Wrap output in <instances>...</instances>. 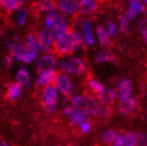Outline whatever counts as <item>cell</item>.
<instances>
[{"mask_svg":"<svg viewBox=\"0 0 147 146\" xmlns=\"http://www.w3.org/2000/svg\"><path fill=\"white\" fill-rule=\"evenodd\" d=\"M84 46V42L80 32L76 29H70L67 34L54 41L52 48L57 55L69 56L80 51Z\"/></svg>","mask_w":147,"mask_h":146,"instance_id":"obj_1","label":"cell"},{"mask_svg":"<svg viewBox=\"0 0 147 146\" xmlns=\"http://www.w3.org/2000/svg\"><path fill=\"white\" fill-rule=\"evenodd\" d=\"M57 68L61 74L69 76H80L86 72V64L83 58L79 57H71L58 61Z\"/></svg>","mask_w":147,"mask_h":146,"instance_id":"obj_2","label":"cell"},{"mask_svg":"<svg viewBox=\"0 0 147 146\" xmlns=\"http://www.w3.org/2000/svg\"><path fill=\"white\" fill-rule=\"evenodd\" d=\"M40 54V43L37 40L36 35L33 33H30L27 35L24 40V51L14 60L24 64H31L33 61L37 60Z\"/></svg>","mask_w":147,"mask_h":146,"instance_id":"obj_3","label":"cell"},{"mask_svg":"<svg viewBox=\"0 0 147 146\" xmlns=\"http://www.w3.org/2000/svg\"><path fill=\"white\" fill-rule=\"evenodd\" d=\"M41 105L44 111L51 114L56 111L58 104V92L54 84H50L42 88L41 91Z\"/></svg>","mask_w":147,"mask_h":146,"instance_id":"obj_4","label":"cell"},{"mask_svg":"<svg viewBox=\"0 0 147 146\" xmlns=\"http://www.w3.org/2000/svg\"><path fill=\"white\" fill-rule=\"evenodd\" d=\"M82 35L84 45L88 47H92L96 42V37H95V28L92 21L89 18L84 17L79 22V30Z\"/></svg>","mask_w":147,"mask_h":146,"instance_id":"obj_5","label":"cell"},{"mask_svg":"<svg viewBox=\"0 0 147 146\" xmlns=\"http://www.w3.org/2000/svg\"><path fill=\"white\" fill-rule=\"evenodd\" d=\"M54 86L57 90L58 93L62 94L65 97H69L73 94L74 89V83L72 79L69 75L65 74H58L57 76V79L54 83Z\"/></svg>","mask_w":147,"mask_h":146,"instance_id":"obj_6","label":"cell"},{"mask_svg":"<svg viewBox=\"0 0 147 146\" xmlns=\"http://www.w3.org/2000/svg\"><path fill=\"white\" fill-rule=\"evenodd\" d=\"M58 60L57 57L53 53L41 54L37 58L36 61V69L38 72L55 70L57 67Z\"/></svg>","mask_w":147,"mask_h":146,"instance_id":"obj_7","label":"cell"},{"mask_svg":"<svg viewBox=\"0 0 147 146\" xmlns=\"http://www.w3.org/2000/svg\"><path fill=\"white\" fill-rule=\"evenodd\" d=\"M117 97L119 98L121 103H124L127 101L129 98L132 97V93H133V88H132L131 81L128 78H122L117 83Z\"/></svg>","mask_w":147,"mask_h":146,"instance_id":"obj_8","label":"cell"},{"mask_svg":"<svg viewBox=\"0 0 147 146\" xmlns=\"http://www.w3.org/2000/svg\"><path fill=\"white\" fill-rule=\"evenodd\" d=\"M127 10L125 12V15H126L129 20H134L136 16L143 14L146 8L143 3V1L140 0H127Z\"/></svg>","mask_w":147,"mask_h":146,"instance_id":"obj_9","label":"cell"},{"mask_svg":"<svg viewBox=\"0 0 147 146\" xmlns=\"http://www.w3.org/2000/svg\"><path fill=\"white\" fill-rule=\"evenodd\" d=\"M98 0H77V13L83 16L93 14L98 10Z\"/></svg>","mask_w":147,"mask_h":146,"instance_id":"obj_10","label":"cell"},{"mask_svg":"<svg viewBox=\"0 0 147 146\" xmlns=\"http://www.w3.org/2000/svg\"><path fill=\"white\" fill-rule=\"evenodd\" d=\"M5 46L7 49H8L10 55L13 56V57L16 59L24 51V41L22 40V39L18 37V36H13V38L5 41Z\"/></svg>","mask_w":147,"mask_h":146,"instance_id":"obj_11","label":"cell"},{"mask_svg":"<svg viewBox=\"0 0 147 146\" xmlns=\"http://www.w3.org/2000/svg\"><path fill=\"white\" fill-rule=\"evenodd\" d=\"M57 73L56 70H49V71H42V72H38V75L36 77L35 83L39 87H45L50 84H54Z\"/></svg>","mask_w":147,"mask_h":146,"instance_id":"obj_12","label":"cell"},{"mask_svg":"<svg viewBox=\"0 0 147 146\" xmlns=\"http://www.w3.org/2000/svg\"><path fill=\"white\" fill-rule=\"evenodd\" d=\"M68 18L65 16L62 15L61 13H57V11L51 12L47 13L43 20V28L47 29V30H51L52 28H54L56 25L59 24L65 21H67Z\"/></svg>","mask_w":147,"mask_h":146,"instance_id":"obj_13","label":"cell"},{"mask_svg":"<svg viewBox=\"0 0 147 146\" xmlns=\"http://www.w3.org/2000/svg\"><path fill=\"white\" fill-rule=\"evenodd\" d=\"M57 5L59 13L67 18L74 16L77 13V0H67L57 3Z\"/></svg>","mask_w":147,"mask_h":146,"instance_id":"obj_14","label":"cell"},{"mask_svg":"<svg viewBox=\"0 0 147 146\" xmlns=\"http://www.w3.org/2000/svg\"><path fill=\"white\" fill-rule=\"evenodd\" d=\"M84 109L88 116L95 118V116H98L100 115L102 108L97 98L89 96L86 97V103Z\"/></svg>","mask_w":147,"mask_h":146,"instance_id":"obj_15","label":"cell"},{"mask_svg":"<svg viewBox=\"0 0 147 146\" xmlns=\"http://www.w3.org/2000/svg\"><path fill=\"white\" fill-rule=\"evenodd\" d=\"M95 37L100 46L103 48H108L111 44V38L104 25H97L95 27Z\"/></svg>","mask_w":147,"mask_h":146,"instance_id":"obj_16","label":"cell"},{"mask_svg":"<svg viewBox=\"0 0 147 146\" xmlns=\"http://www.w3.org/2000/svg\"><path fill=\"white\" fill-rule=\"evenodd\" d=\"M14 81L16 83H18L23 89H28L30 88L32 84V79L31 75L29 74L28 70L25 67H21L16 74L14 76Z\"/></svg>","mask_w":147,"mask_h":146,"instance_id":"obj_17","label":"cell"},{"mask_svg":"<svg viewBox=\"0 0 147 146\" xmlns=\"http://www.w3.org/2000/svg\"><path fill=\"white\" fill-rule=\"evenodd\" d=\"M96 96L100 104L104 106H109L117 98V92L112 89H104L100 93L96 94Z\"/></svg>","mask_w":147,"mask_h":146,"instance_id":"obj_18","label":"cell"},{"mask_svg":"<svg viewBox=\"0 0 147 146\" xmlns=\"http://www.w3.org/2000/svg\"><path fill=\"white\" fill-rule=\"evenodd\" d=\"M37 40H38L40 46H46V47H53V43H54V40L51 36L50 32L47 29H40V30L38 31L36 34Z\"/></svg>","mask_w":147,"mask_h":146,"instance_id":"obj_19","label":"cell"},{"mask_svg":"<svg viewBox=\"0 0 147 146\" xmlns=\"http://www.w3.org/2000/svg\"><path fill=\"white\" fill-rule=\"evenodd\" d=\"M70 30L69 28V22L67 21H65L63 23L59 24L56 25L54 28H52L51 30H49V32L52 36V38L54 40V41L57 39H59L61 37H63L64 35L67 34Z\"/></svg>","mask_w":147,"mask_h":146,"instance_id":"obj_20","label":"cell"},{"mask_svg":"<svg viewBox=\"0 0 147 146\" xmlns=\"http://www.w3.org/2000/svg\"><path fill=\"white\" fill-rule=\"evenodd\" d=\"M117 57L115 54L109 48H103L95 56V61L97 63H115Z\"/></svg>","mask_w":147,"mask_h":146,"instance_id":"obj_21","label":"cell"},{"mask_svg":"<svg viewBox=\"0 0 147 146\" xmlns=\"http://www.w3.org/2000/svg\"><path fill=\"white\" fill-rule=\"evenodd\" d=\"M24 0H0V7L7 13H13L24 4Z\"/></svg>","mask_w":147,"mask_h":146,"instance_id":"obj_22","label":"cell"},{"mask_svg":"<svg viewBox=\"0 0 147 146\" xmlns=\"http://www.w3.org/2000/svg\"><path fill=\"white\" fill-rule=\"evenodd\" d=\"M37 8L40 13H49L57 10V2L55 0H40L37 4Z\"/></svg>","mask_w":147,"mask_h":146,"instance_id":"obj_23","label":"cell"},{"mask_svg":"<svg viewBox=\"0 0 147 146\" xmlns=\"http://www.w3.org/2000/svg\"><path fill=\"white\" fill-rule=\"evenodd\" d=\"M88 115L84 111V109H76L74 110L73 114L69 116V121L73 126H79L84 121L87 120Z\"/></svg>","mask_w":147,"mask_h":146,"instance_id":"obj_24","label":"cell"},{"mask_svg":"<svg viewBox=\"0 0 147 146\" xmlns=\"http://www.w3.org/2000/svg\"><path fill=\"white\" fill-rule=\"evenodd\" d=\"M29 13L26 9L20 7L16 12H13V20L14 23L20 26H24L28 23Z\"/></svg>","mask_w":147,"mask_h":146,"instance_id":"obj_25","label":"cell"},{"mask_svg":"<svg viewBox=\"0 0 147 146\" xmlns=\"http://www.w3.org/2000/svg\"><path fill=\"white\" fill-rule=\"evenodd\" d=\"M23 90L24 89L22 88L18 83H13L8 87V90H7V92H6V98L11 101L16 100L21 96Z\"/></svg>","mask_w":147,"mask_h":146,"instance_id":"obj_26","label":"cell"},{"mask_svg":"<svg viewBox=\"0 0 147 146\" xmlns=\"http://www.w3.org/2000/svg\"><path fill=\"white\" fill-rule=\"evenodd\" d=\"M70 105L76 109H84L86 103V97L83 95H71L69 99Z\"/></svg>","mask_w":147,"mask_h":146,"instance_id":"obj_27","label":"cell"},{"mask_svg":"<svg viewBox=\"0 0 147 146\" xmlns=\"http://www.w3.org/2000/svg\"><path fill=\"white\" fill-rule=\"evenodd\" d=\"M130 24H131V20H129L126 15H125V13L120 14L119 16L117 24L119 26V32L127 33L130 29Z\"/></svg>","mask_w":147,"mask_h":146,"instance_id":"obj_28","label":"cell"},{"mask_svg":"<svg viewBox=\"0 0 147 146\" xmlns=\"http://www.w3.org/2000/svg\"><path fill=\"white\" fill-rule=\"evenodd\" d=\"M117 134L115 130L113 129H108L105 130L101 133L100 135V138L103 143H112L113 141L115 140V138L117 137Z\"/></svg>","mask_w":147,"mask_h":146,"instance_id":"obj_29","label":"cell"},{"mask_svg":"<svg viewBox=\"0 0 147 146\" xmlns=\"http://www.w3.org/2000/svg\"><path fill=\"white\" fill-rule=\"evenodd\" d=\"M88 87L90 88L91 91H92L94 93H100V92L103 91L105 88L104 86L102 85L101 83H100L98 80H95V79H89L88 80Z\"/></svg>","mask_w":147,"mask_h":146,"instance_id":"obj_30","label":"cell"},{"mask_svg":"<svg viewBox=\"0 0 147 146\" xmlns=\"http://www.w3.org/2000/svg\"><path fill=\"white\" fill-rule=\"evenodd\" d=\"M105 27H106V30H107L109 35L110 36L111 39L117 37V35L119 32V26H117V23H115L114 21H109Z\"/></svg>","mask_w":147,"mask_h":146,"instance_id":"obj_31","label":"cell"},{"mask_svg":"<svg viewBox=\"0 0 147 146\" xmlns=\"http://www.w3.org/2000/svg\"><path fill=\"white\" fill-rule=\"evenodd\" d=\"M138 144V136L134 132H129L126 135V142L125 146H137Z\"/></svg>","mask_w":147,"mask_h":146,"instance_id":"obj_32","label":"cell"},{"mask_svg":"<svg viewBox=\"0 0 147 146\" xmlns=\"http://www.w3.org/2000/svg\"><path fill=\"white\" fill-rule=\"evenodd\" d=\"M136 28L139 33H142L147 31V16H144L141 19H139L136 24Z\"/></svg>","mask_w":147,"mask_h":146,"instance_id":"obj_33","label":"cell"},{"mask_svg":"<svg viewBox=\"0 0 147 146\" xmlns=\"http://www.w3.org/2000/svg\"><path fill=\"white\" fill-rule=\"evenodd\" d=\"M92 122L89 120H85L79 125V129L83 134H88L92 130Z\"/></svg>","mask_w":147,"mask_h":146,"instance_id":"obj_34","label":"cell"},{"mask_svg":"<svg viewBox=\"0 0 147 146\" xmlns=\"http://www.w3.org/2000/svg\"><path fill=\"white\" fill-rule=\"evenodd\" d=\"M125 142H126V135L119 134L113 141L112 146H125Z\"/></svg>","mask_w":147,"mask_h":146,"instance_id":"obj_35","label":"cell"},{"mask_svg":"<svg viewBox=\"0 0 147 146\" xmlns=\"http://www.w3.org/2000/svg\"><path fill=\"white\" fill-rule=\"evenodd\" d=\"M123 105H125L127 108H128L129 109H131L132 111H134L135 110V108H136L137 106V101L135 98L133 97H131L129 98L127 101H125L124 103H122Z\"/></svg>","mask_w":147,"mask_h":146,"instance_id":"obj_36","label":"cell"},{"mask_svg":"<svg viewBox=\"0 0 147 146\" xmlns=\"http://www.w3.org/2000/svg\"><path fill=\"white\" fill-rule=\"evenodd\" d=\"M138 136V144L137 146H144L147 144V135L144 133H141Z\"/></svg>","mask_w":147,"mask_h":146,"instance_id":"obj_37","label":"cell"},{"mask_svg":"<svg viewBox=\"0 0 147 146\" xmlns=\"http://www.w3.org/2000/svg\"><path fill=\"white\" fill-rule=\"evenodd\" d=\"M74 110H75V108H74L71 105H67L64 107L63 110H62V113L65 116H67V118H69V116L73 114Z\"/></svg>","mask_w":147,"mask_h":146,"instance_id":"obj_38","label":"cell"},{"mask_svg":"<svg viewBox=\"0 0 147 146\" xmlns=\"http://www.w3.org/2000/svg\"><path fill=\"white\" fill-rule=\"evenodd\" d=\"M100 116L103 119H108V118H109V116H111V110H110L109 108L106 107V108L101 109V113H100Z\"/></svg>","mask_w":147,"mask_h":146,"instance_id":"obj_39","label":"cell"},{"mask_svg":"<svg viewBox=\"0 0 147 146\" xmlns=\"http://www.w3.org/2000/svg\"><path fill=\"white\" fill-rule=\"evenodd\" d=\"M13 61H14V58L13 57V56H11V55L6 56L4 58V65H5V67H7V68H9L11 65H13Z\"/></svg>","mask_w":147,"mask_h":146,"instance_id":"obj_40","label":"cell"},{"mask_svg":"<svg viewBox=\"0 0 147 146\" xmlns=\"http://www.w3.org/2000/svg\"><path fill=\"white\" fill-rule=\"evenodd\" d=\"M119 112L120 114H122V115H129V114H131L133 111H132L131 109H129L128 108H127L125 105L121 104L119 107Z\"/></svg>","mask_w":147,"mask_h":146,"instance_id":"obj_41","label":"cell"},{"mask_svg":"<svg viewBox=\"0 0 147 146\" xmlns=\"http://www.w3.org/2000/svg\"><path fill=\"white\" fill-rule=\"evenodd\" d=\"M140 35H141L142 41H143L144 43H145V44H147V31H145V32L140 33Z\"/></svg>","mask_w":147,"mask_h":146,"instance_id":"obj_42","label":"cell"},{"mask_svg":"<svg viewBox=\"0 0 147 146\" xmlns=\"http://www.w3.org/2000/svg\"><path fill=\"white\" fill-rule=\"evenodd\" d=\"M0 146H9L8 143H7L5 141H0Z\"/></svg>","mask_w":147,"mask_h":146,"instance_id":"obj_43","label":"cell"},{"mask_svg":"<svg viewBox=\"0 0 147 146\" xmlns=\"http://www.w3.org/2000/svg\"><path fill=\"white\" fill-rule=\"evenodd\" d=\"M143 3H144V5L145 6V8L147 9V0H143Z\"/></svg>","mask_w":147,"mask_h":146,"instance_id":"obj_44","label":"cell"},{"mask_svg":"<svg viewBox=\"0 0 147 146\" xmlns=\"http://www.w3.org/2000/svg\"><path fill=\"white\" fill-rule=\"evenodd\" d=\"M64 1H67V0H56L57 4V3H60V2H64Z\"/></svg>","mask_w":147,"mask_h":146,"instance_id":"obj_45","label":"cell"},{"mask_svg":"<svg viewBox=\"0 0 147 146\" xmlns=\"http://www.w3.org/2000/svg\"><path fill=\"white\" fill-rule=\"evenodd\" d=\"M2 34H3V33H2V31L0 30V37H1V36H2Z\"/></svg>","mask_w":147,"mask_h":146,"instance_id":"obj_46","label":"cell"},{"mask_svg":"<svg viewBox=\"0 0 147 146\" xmlns=\"http://www.w3.org/2000/svg\"><path fill=\"white\" fill-rule=\"evenodd\" d=\"M144 146H147V144H146V145H144Z\"/></svg>","mask_w":147,"mask_h":146,"instance_id":"obj_47","label":"cell"},{"mask_svg":"<svg viewBox=\"0 0 147 146\" xmlns=\"http://www.w3.org/2000/svg\"><path fill=\"white\" fill-rule=\"evenodd\" d=\"M140 1H143V0H140Z\"/></svg>","mask_w":147,"mask_h":146,"instance_id":"obj_48","label":"cell"}]
</instances>
